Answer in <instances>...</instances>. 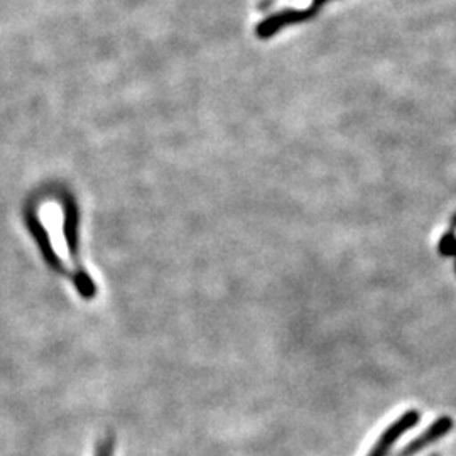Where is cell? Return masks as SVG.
Returning <instances> with one entry per match:
<instances>
[{
	"label": "cell",
	"instance_id": "7a4b0ae2",
	"mask_svg": "<svg viewBox=\"0 0 456 456\" xmlns=\"http://www.w3.org/2000/svg\"><path fill=\"white\" fill-rule=\"evenodd\" d=\"M418 421H419V412L418 411H408L399 421H395V423L389 426V429L375 443V446L372 448V452L369 453V456L387 455L392 448V444L399 440L404 433H408L411 428H414Z\"/></svg>",
	"mask_w": 456,
	"mask_h": 456
},
{
	"label": "cell",
	"instance_id": "6da1fadb",
	"mask_svg": "<svg viewBox=\"0 0 456 456\" xmlns=\"http://www.w3.org/2000/svg\"><path fill=\"white\" fill-rule=\"evenodd\" d=\"M39 218L43 227L46 228L49 237V247L56 259L60 269L71 277L75 282L78 293L83 297L90 299L95 294V284L92 282L90 276L82 269V265L77 261L73 250H69V244L66 242L65 237V213L60 205L56 203H46L39 210Z\"/></svg>",
	"mask_w": 456,
	"mask_h": 456
},
{
	"label": "cell",
	"instance_id": "277c9868",
	"mask_svg": "<svg viewBox=\"0 0 456 456\" xmlns=\"http://www.w3.org/2000/svg\"><path fill=\"white\" fill-rule=\"evenodd\" d=\"M114 435H107L103 436V440L100 441L95 450V456H114Z\"/></svg>",
	"mask_w": 456,
	"mask_h": 456
},
{
	"label": "cell",
	"instance_id": "3957f363",
	"mask_svg": "<svg viewBox=\"0 0 456 456\" xmlns=\"http://www.w3.org/2000/svg\"><path fill=\"white\" fill-rule=\"evenodd\" d=\"M452 428H453V419L448 418V416H443V418L431 424L423 435H419L418 438L411 441L408 446H404L395 456H414L416 453L423 452L424 448H428L429 444H433V443L441 440L443 436H446L452 431Z\"/></svg>",
	"mask_w": 456,
	"mask_h": 456
}]
</instances>
